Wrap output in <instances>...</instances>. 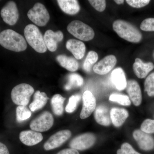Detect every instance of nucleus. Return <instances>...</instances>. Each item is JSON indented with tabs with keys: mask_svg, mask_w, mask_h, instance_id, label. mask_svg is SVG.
I'll return each mask as SVG.
<instances>
[{
	"mask_svg": "<svg viewBox=\"0 0 154 154\" xmlns=\"http://www.w3.org/2000/svg\"><path fill=\"white\" fill-rule=\"evenodd\" d=\"M153 56H154V53H153Z\"/></svg>",
	"mask_w": 154,
	"mask_h": 154,
	"instance_id": "ea45409f",
	"label": "nucleus"
},
{
	"mask_svg": "<svg viewBox=\"0 0 154 154\" xmlns=\"http://www.w3.org/2000/svg\"><path fill=\"white\" fill-rule=\"evenodd\" d=\"M28 18L38 26H45L50 19V15L44 5L36 3L28 13Z\"/></svg>",
	"mask_w": 154,
	"mask_h": 154,
	"instance_id": "423d86ee",
	"label": "nucleus"
},
{
	"mask_svg": "<svg viewBox=\"0 0 154 154\" xmlns=\"http://www.w3.org/2000/svg\"><path fill=\"white\" fill-rule=\"evenodd\" d=\"M126 2L133 8H139L148 5L150 1L149 0H127Z\"/></svg>",
	"mask_w": 154,
	"mask_h": 154,
	"instance_id": "c9c22d12",
	"label": "nucleus"
},
{
	"mask_svg": "<svg viewBox=\"0 0 154 154\" xmlns=\"http://www.w3.org/2000/svg\"><path fill=\"white\" fill-rule=\"evenodd\" d=\"M134 72L139 79L145 78L154 68L153 64L151 62L143 63L138 58L136 59L133 65Z\"/></svg>",
	"mask_w": 154,
	"mask_h": 154,
	"instance_id": "a211bd4d",
	"label": "nucleus"
},
{
	"mask_svg": "<svg viewBox=\"0 0 154 154\" xmlns=\"http://www.w3.org/2000/svg\"><path fill=\"white\" fill-rule=\"evenodd\" d=\"M83 106L80 113V118H88L96 109V99L93 94L89 91L84 92L82 96Z\"/></svg>",
	"mask_w": 154,
	"mask_h": 154,
	"instance_id": "9b49d317",
	"label": "nucleus"
},
{
	"mask_svg": "<svg viewBox=\"0 0 154 154\" xmlns=\"http://www.w3.org/2000/svg\"><path fill=\"white\" fill-rule=\"evenodd\" d=\"M63 34L60 30L54 32L51 30H48L44 34V40L47 49L51 52H54L57 48L58 42L62 41Z\"/></svg>",
	"mask_w": 154,
	"mask_h": 154,
	"instance_id": "4468645a",
	"label": "nucleus"
},
{
	"mask_svg": "<svg viewBox=\"0 0 154 154\" xmlns=\"http://www.w3.org/2000/svg\"><path fill=\"white\" fill-rule=\"evenodd\" d=\"M0 45L6 49L15 52L24 51L27 48L24 37L11 29L3 30L0 33Z\"/></svg>",
	"mask_w": 154,
	"mask_h": 154,
	"instance_id": "f257e3e1",
	"label": "nucleus"
},
{
	"mask_svg": "<svg viewBox=\"0 0 154 154\" xmlns=\"http://www.w3.org/2000/svg\"><path fill=\"white\" fill-rule=\"evenodd\" d=\"M140 29L145 31H154V18H148L144 20L140 26Z\"/></svg>",
	"mask_w": 154,
	"mask_h": 154,
	"instance_id": "473e14b6",
	"label": "nucleus"
},
{
	"mask_svg": "<svg viewBox=\"0 0 154 154\" xmlns=\"http://www.w3.org/2000/svg\"><path fill=\"white\" fill-rule=\"evenodd\" d=\"M72 133L69 130L60 131L49 137L45 143L43 147L49 151L59 147L71 137Z\"/></svg>",
	"mask_w": 154,
	"mask_h": 154,
	"instance_id": "6e6552de",
	"label": "nucleus"
},
{
	"mask_svg": "<svg viewBox=\"0 0 154 154\" xmlns=\"http://www.w3.org/2000/svg\"><path fill=\"white\" fill-rule=\"evenodd\" d=\"M94 117L97 123L104 126H108L112 122L110 112L105 105H100L96 108Z\"/></svg>",
	"mask_w": 154,
	"mask_h": 154,
	"instance_id": "6ab92c4d",
	"label": "nucleus"
},
{
	"mask_svg": "<svg viewBox=\"0 0 154 154\" xmlns=\"http://www.w3.org/2000/svg\"><path fill=\"white\" fill-rule=\"evenodd\" d=\"M109 100L112 102H117L123 106H129L131 104V102L128 96L121 94H111L109 97Z\"/></svg>",
	"mask_w": 154,
	"mask_h": 154,
	"instance_id": "c85d7f7f",
	"label": "nucleus"
},
{
	"mask_svg": "<svg viewBox=\"0 0 154 154\" xmlns=\"http://www.w3.org/2000/svg\"><path fill=\"white\" fill-rule=\"evenodd\" d=\"M116 62L117 60L115 56H107L94 66V72L97 74H106L115 66Z\"/></svg>",
	"mask_w": 154,
	"mask_h": 154,
	"instance_id": "ddd939ff",
	"label": "nucleus"
},
{
	"mask_svg": "<svg viewBox=\"0 0 154 154\" xmlns=\"http://www.w3.org/2000/svg\"><path fill=\"white\" fill-rule=\"evenodd\" d=\"M0 154H10L8 149L7 146L0 142Z\"/></svg>",
	"mask_w": 154,
	"mask_h": 154,
	"instance_id": "4c0bfd02",
	"label": "nucleus"
},
{
	"mask_svg": "<svg viewBox=\"0 0 154 154\" xmlns=\"http://www.w3.org/2000/svg\"><path fill=\"white\" fill-rule=\"evenodd\" d=\"M65 99L59 94H55L51 98V104L53 113L56 115L59 116L63 113V103Z\"/></svg>",
	"mask_w": 154,
	"mask_h": 154,
	"instance_id": "393cba45",
	"label": "nucleus"
},
{
	"mask_svg": "<svg viewBox=\"0 0 154 154\" xmlns=\"http://www.w3.org/2000/svg\"><path fill=\"white\" fill-rule=\"evenodd\" d=\"M57 154H79L78 150L72 148L64 149Z\"/></svg>",
	"mask_w": 154,
	"mask_h": 154,
	"instance_id": "e433bc0d",
	"label": "nucleus"
},
{
	"mask_svg": "<svg viewBox=\"0 0 154 154\" xmlns=\"http://www.w3.org/2000/svg\"><path fill=\"white\" fill-rule=\"evenodd\" d=\"M89 2L99 12H103L106 8V1L104 0H90Z\"/></svg>",
	"mask_w": 154,
	"mask_h": 154,
	"instance_id": "f704fd0d",
	"label": "nucleus"
},
{
	"mask_svg": "<svg viewBox=\"0 0 154 154\" xmlns=\"http://www.w3.org/2000/svg\"><path fill=\"white\" fill-rule=\"evenodd\" d=\"M56 60L61 66L70 72L76 71L79 66V62L75 58L63 54L57 56Z\"/></svg>",
	"mask_w": 154,
	"mask_h": 154,
	"instance_id": "5701e85b",
	"label": "nucleus"
},
{
	"mask_svg": "<svg viewBox=\"0 0 154 154\" xmlns=\"http://www.w3.org/2000/svg\"><path fill=\"white\" fill-rule=\"evenodd\" d=\"M113 30L121 38L133 43L140 42L142 38L140 31L129 22L117 20L113 22Z\"/></svg>",
	"mask_w": 154,
	"mask_h": 154,
	"instance_id": "f03ea898",
	"label": "nucleus"
},
{
	"mask_svg": "<svg viewBox=\"0 0 154 154\" xmlns=\"http://www.w3.org/2000/svg\"><path fill=\"white\" fill-rule=\"evenodd\" d=\"M141 130L147 134L154 133V120L146 119L141 125Z\"/></svg>",
	"mask_w": 154,
	"mask_h": 154,
	"instance_id": "2f4dec72",
	"label": "nucleus"
},
{
	"mask_svg": "<svg viewBox=\"0 0 154 154\" xmlns=\"http://www.w3.org/2000/svg\"><path fill=\"white\" fill-rule=\"evenodd\" d=\"M54 122V119L52 114L45 111L31 122L30 127L32 130L37 132H45L52 127Z\"/></svg>",
	"mask_w": 154,
	"mask_h": 154,
	"instance_id": "0eeeda50",
	"label": "nucleus"
},
{
	"mask_svg": "<svg viewBox=\"0 0 154 154\" xmlns=\"http://www.w3.org/2000/svg\"><path fill=\"white\" fill-rule=\"evenodd\" d=\"M3 21L8 25H14L19 18V13L15 2L10 1L7 3L1 11Z\"/></svg>",
	"mask_w": 154,
	"mask_h": 154,
	"instance_id": "9d476101",
	"label": "nucleus"
},
{
	"mask_svg": "<svg viewBox=\"0 0 154 154\" xmlns=\"http://www.w3.org/2000/svg\"><path fill=\"white\" fill-rule=\"evenodd\" d=\"M110 115L113 125L118 127L124 123L129 114L125 109L114 107L110 110Z\"/></svg>",
	"mask_w": 154,
	"mask_h": 154,
	"instance_id": "412c9836",
	"label": "nucleus"
},
{
	"mask_svg": "<svg viewBox=\"0 0 154 154\" xmlns=\"http://www.w3.org/2000/svg\"><path fill=\"white\" fill-rule=\"evenodd\" d=\"M24 34L28 44L36 52L39 53L46 52L47 48L44 37L36 26L33 24L27 25L24 29Z\"/></svg>",
	"mask_w": 154,
	"mask_h": 154,
	"instance_id": "7ed1b4c3",
	"label": "nucleus"
},
{
	"mask_svg": "<svg viewBox=\"0 0 154 154\" xmlns=\"http://www.w3.org/2000/svg\"><path fill=\"white\" fill-rule=\"evenodd\" d=\"M98 54L95 51H91L88 53L85 60L83 64V69L87 72H89L91 70V67L94 63H96L98 59Z\"/></svg>",
	"mask_w": 154,
	"mask_h": 154,
	"instance_id": "cd10ccee",
	"label": "nucleus"
},
{
	"mask_svg": "<svg viewBox=\"0 0 154 154\" xmlns=\"http://www.w3.org/2000/svg\"><path fill=\"white\" fill-rule=\"evenodd\" d=\"M19 139L25 145L33 146L41 142L43 136L41 133L34 131H24L20 132Z\"/></svg>",
	"mask_w": 154,
	"mask_h": 154,
	"instance_id": "2eb2a0df",
	"label": "nucleus"
},
{
	"mask_svg": "<svg viewBox=\"0 0 154 154\" xmlns=\"http://www.w3.org/2000/svg\"><path fill=\"white\" fill-rule=\"evenodd\" d=\"M133 135L141 149L150 151L154 148V138L149 134L146 133L141 130H136L133 132Z\"/></svg>",
	"mask_w": 154,
	"mask_h": 154,
	"instance_id": "f8f14e48",
	"label": "nucleus"
},
{
	"mask_svg": "<svg viewBox=\"0 0 154 154\" xmlns=\"http://www.w3.org/2000/svg\"><path fill=\"white\" fill-rule=\"evenodd\" d=\"M126 90L129 98L135 106L140 105L142 94L138 83L135 80H129L127 83Z\"/></svg>",
	"mask_w": 154,
	"mask_h": 154,
	"instance_id": "dca6fc26",
	"label": "nucleus"
},
{
	"mask_svg": "<svg viewBox=\"0 0 154 154\" xmlns=\"http://www.w3.org/2000/svg\"><path fill=\"white\" fill-rule=\"evenodd\" d=\"M49 98L44 92L36 91L33 96V102L29 105L30 110L32 112L41 109L45 106Z\"/></svg>",
	"mask_w": 154,
	"mask_h": 154,
	"instance_id": "b1692460",
	"label": "nucleus"
},
{
	"mask_svg": "<svg viewBox=\"0 0 154 154\" xmlns=\"http://www.w3.org/2000/svg\"><path fill=\"white\" fill-rule=\"evenodd\" d=\"M67 79V83L64 86V89L66 91L81 87L84 83L82 77L78 74H70L68 76Z\"/></svg>",
	"mask_w": 154,
	"mask_h": 154,
	"instance_id": "a878e982",
	"label": "nucleus"
},
{
	"mask_svg": "<svg viewBox=\"0 0 154 154\" xmlns=\"http://www.w3.org/2000/svg\"><path fill=\"white\" fill-rule=\"evenodd\" d=\"M117 154H140L135 150L132 146L127 143L122 145L121 149L117 151Z\"/></svg>",
	"mask_w": 154,
	"mask_h": 154,
	"instance_id": "72a5a7b5",
	"label": "nucleus"
},
{
	"mask_svg": "<svg viewBox=\"0 0 154 154\" xmlns=\"http://www.w3.org/2000/svg\"><path fill=\"white\" fill-rule=\"evenodd\" d=\"M96 140V137L93 134L87 133L73 139L70 142L69 146L77 150H84L94 145Z\"/></svg>",
	"mask_w": 154,
	"mask_h": 154,
	"instance_id": "1a4fd4ad",
	"label": "nucleus"
},
{
	"mask_svg": "<svg viewBox=\"0 0 154 154\" xmlns=\"http://www.w3.org/2000/svg\"><path fill=\"white\" fill-rule=\"evenodd\" d=\"M111 81L119 91H122L126 88L127 82L124 71L121 68L113 70L111 74Z\"/></svg>",
	"mask_w": 154,
	"mask_h": 154,
	"instance_id": "aec40b11",
	"label": "nucleus"
},
{
	"mask_svg": "<svg viewBox=\"0 0 154 154\" xmlns=\"http://www.w3.org/2000/svg\"><path fill=\"white\" fill-rule=\"evenodd\" d=\"M66 48L77 60L82 59L85 55L86 46L82 42L75 39H69L66 42Z\"/></svg>",
	"mask_w": 154,
	"mask_h": 154,
	"instance_id": "f3484780",
	"label": "nucleus"
},
{
	"mask_svg": "<svg viewBox=\"0 0 154 154\" xmlns=\"http://www.w3.org/2000/svg\"><path fill=\"white\" fill-rule=\"evenodd\" d=\"M81 96L79 94L72 95L69 99L68 103L66 107V112L72 113L76 109L77 105L81 100Z\"/></svg>",
	"mask_w": 154,
	"mask_h": 154,
	"instance_id": "c756f323",
	"label": "nucleus"
},
{
	"mask_svg": "<svg viewBox=\"0 0 154 154\" xmlns=\"http://www.w3.org/2000/svg\"><path fill=\"white\" fill-rule=\"evenodd\" d=\"M34 92L32 86L27 84H21L14 87L11 91V99L14 104L27 106Z\"/></svg>",
	"mask_w": 154,
	"mask_h": 154,
	"instance_id": "39448f33",
	"label": "nucleus"
},
{
	"mask_svg": "<svg viewBox=\"0 0 154 154\" xmlns=\"http://www.w3.org/2000/svg\"><path fill=\"white\" fill-rule=\"evenodd\" d=\"M57 2L62 11L69 15H75L80 11L79 5L76 0H58Z\"/></svg>",
	"mask_w": 154,
	"mask_h": 154,
	"instance_id": "4be33fe9",
	"label": "nucleus"
},
{
	"mask_svg": "<svg viewBox=\"0 0 154 154\" xmlns=\"http://www.w3.org/2000/svg\"><path fill=\"white\" fill-rule=\"evenodd\" d=\"M145 91L149 96H154V72L147 77L144 83Z\"/></svg>",
	"mask_w": 154,
	"mask_h": 154,
	"instance_id": "7c9ffc66",
	"label": "nucleus"
},
{
	"mask_svg": "<svg viewBox=\"0 0 154 154\" xmlns=\"http://www.w3.org/2000/svg\"><path fill=\"white\" fill-rule=\"evenodd\" d=\"M114 2L118 5H121L124 3V1L123 0H115Z\"/></svg>",
	"mask_w": 154,
	"mask_h": 154,
	"instance_id": "58836bf2",
	"label": "nucleus"
},
{
	"mask_svg": "<svg viewBox=\"0 0 154 154\" xmlns=\"http://www.w3.org/2000/svg\"><path fill=\"white\" fill-rule=\"evenodd\" d=\"M67 30L76 38L83 41H90L95 36V32L90 26L79 20H75L70 23Z\"/></svg>",
	"mask_w": 154,
	"mask_h": 154,
	"instance_id": "20e7f679",
	"label": "nucleus"
},
{
	"mask_svg": "<svg viewBox=\"0 0 154 154\" xmlns=\"http://www.w3.org/2000/svg\"><path fill=\"white\" fill-rule=\"evenodd\" d=\"M31 111L25 106L19 105L16 109V117L18 122H22L31 116Z\"/></svg>",
	"mask_w": 154,
	"mask_h": 154,
	"instance_id": "bb28decb",
	"label": "nucleus"
}]
</instances>
